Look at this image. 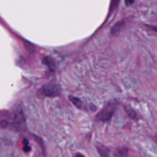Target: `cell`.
Masks as SVG:
<instances>
[{
    "label": "cell",
    "mask_w": 157,
    "mask_h": 157,
    "mask_svg": "<svg viewBox=\"0 0 157 157\" xmlns=\"http://www.w3.org/2000/svg\"><path fill=\"white\" fill-rule=\"evenodd\" d=\"M126 6H129L134 3V0H124Z\"/></svg>",
    "instance_id": "obj_9"
},
{
    "label": "cell",
    "mask_w": 157,
    "mask_h": 157,
    "mask_svg": "<svg viewBox=\"0 0 157 157\" xmlns=\"http://www.w3.org/2000/svg\"><path fill=\"white\" fill-rule=\"evenodd\" d=\"M122 25H123V21H120V22L116 23V24L113 26V27H112V29H111V32H112V33H114L117 32V31L121 28V26Z\"/></svg>",
    "instance_id": "obj_7"
},
{
    "label": "cell",
    "mask_w": 157,
    "mask_h": 157,
    "mask_svg": "<svg viewBox=\"0 0 157 157\" xmlns=\"http://www.w3.org/2000/svg\"><path fill=\"white\" fill-rule=\"evenodd\" d=\"M23 144H24L25 145H28V144H29V141H28V139H25L23 140Z\"/></svg>",
    "instance_id": "obj_11"
},
{
    "label": "cell",
    "mask_w": 157,
    "mask_h": 157,
    "mask_svg": "<svg viewBox=\"0 0 157 157\" xmlns=\"http://www.w3.org/2000/svg\"><path fill=\"white\" fill-rule=\"evenodd\" d=\"M118 102L115 100H110L106 103L101 110L97 113L96 118L99 121H107L110 120L117 109Z\"/></svg>",
    "instance_id": "obj_1"
},
{
    "label": "cell",
    "mask_w": 157,
    "mask_h": 157,
    "mask_svg": "<svg viewBox=\"0 0 157 157\" xmlns=\"http://www.w3.org/2000/svg\"><path fill=\"white\" fill-rule=\"evenodd\" d=\"M96 149L101 157H109L110 154V150L107 147L103 145H97Z\"/></svg>",
    "instance_id": "obj_3"
},
{
    "label": "cell",
    "mask_w": 157,
    "mask_h": 157,
    "mask_svg": "<svg viewBox=\"0 0 157 157\" xmlns=\"http://www.w3.org/2000/svg\"><path fill=\"white\" fill-rule=\"evenodd\" d=\"M31 147L28 145H25L23 147V150L25 151V152H28L29 151H31Z\"/></svg>",
    "instance_id": "obj_10"
},
{
    "label": "cell",
    "mask_w": 157,
    "mask_h": 157,
    "mask_svg": "<svg viewBox=\"0 0 157 157\" xmlns=\"http://www.w3.org/2000/svg\"><path fill=\"white\" fill-rule=\"evenodd\" d=\"M128 154V149L124 147L117 148L114 153V155L115 157H127Z\"/></svg>",
    "instance_id": "obj_4"
},
{
    "label": "cell",
    "mask_w": 157,
    "mask_h": 157,
    "mask_svg": "<svg viewBox=\"0 0 157 157\" xmlns=\"http://www.w3.org/2000/svg\"><path fill=\"white\" fill-rule=\"evenodd\" d=\"M68 98L69 99L70 101L74 104L75 105V107H77V108L78 109H81L83 106V102L82 101V100L77 97H75V96H69Z\"/></svg>",
    "instance_id": "obj_6"
},
{
    "label": "cell",
    "mask_w": 157,
    "mask_h": 157,
    "mask_svg": "<svg viewBox=\"0 0 157 157\" xmlns=\"http://www.w3.org/2000/svg\"><path fill=\"white\" fill-rule=\"evenodd\" d=\"M75 157H85V156H84L83 155H82V154H80V153H77V154L76 155Z\"/></svg>",
    "instance_id": "obj_12"
},
{
    "label": "cell",
    "mask_w": 157,
    "mask_h": 157,
    "mask_svg": "<svg viewBox=\"0 0 157 157\" xmlns=\"http://www.w3.org/2000/svg\"><path fill=\"white\" fill-rule=\"evenodd\" d=\"M126 112H127V113H128V116L129 117H131V118H134L135 117H136V112L133 110V109H132L131 108H129V107H127L126 109Z\"/></svg>",
    "instance_id": "obj_8"
},
{
    "label": "cell",
    "mask_w": 157,
    "mask_h": 157,
    "mask_svg": "<svg viewBox=\"0 0 157 157\" xmlns=\"http://www.w3.org/2000/svg\"><path fill=\"white\" fill-rule=\"evenodd\" d=\"M43 63L45 64V65H47L48 67V69L52 71V72H53L55 69V63L53 61V59L50 58V57H45L43 59V61H42Z\"/></svg>",
    "instance_id": "obj_5"
},
{
    "label": "cell",
    "mask_w": 157,
    "mask_h": 157,
    "mask_svg": "<svg viewBox=\"0 0 157 157\" xmlns=\"http://www.w3.org/2000/svg\"><path fill=\"white\" fill-rule=\"evenodd\" d=\"M40 93L45 96L54 97L59 96L61 93V90L56 82L52 80L42 86L40 90Z\"/></svg>",
    "instance_id": "obj_2"
}]
</instances>
